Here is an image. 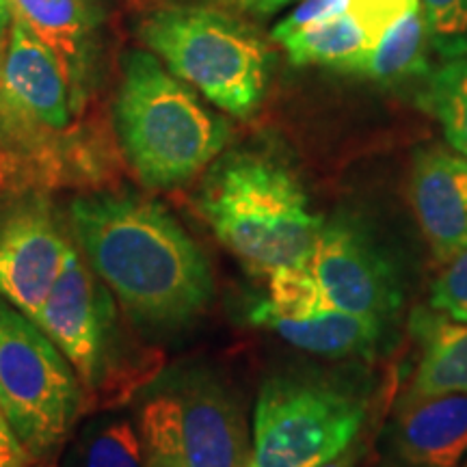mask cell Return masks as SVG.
I'll use <instances>...</instances> for the list:
<instances>
[{"label": "cell", "mask_w": 467, "mask_h": 467, "mask_svg": "<svg viewBox=\"0 0 467 467\" xmlns=\"http://www.w3.org/2000/svg\"><path fill=\"white\" fill-rule=\"evenodd\" d=\"M61 467H145L141 433L128 418H93L69 443Z\"/></svg>", "instance_id": "d6986e66"}, {"label": "cell", "mask_w": 467, "mask_h": 467, "mask_svg": "<svg viewBox=\"0 0 467 467\" xmlns=\"http://www.w3.org/2000/svg\"><path fill=\"white\" fill-rule=\"evenodd\" d=\"M200 210L219 243L258 273L307 266L323 227L292 169L260 151L221 159L202 186Z\"/></svg>", "instance_id": "7a4b0ae2"}, {"label": "cell", "mask_w": 467, "mask_h": 467, "mask_svg": "<svg viewBox=\"0 0 467 467\" xmlns=\"http://www.w3.org/2000/svg\"><path fill=\"white\" fill-rule=\"evenodd\" d=\"M9 17H11L9 0H0V42H3V35L9 26Z\"/></svg>", "instance_id": "484cf974"}, {"label": "cell", "mask_w": 467, "mask_h": 467, "mask_svg": "<svg viewBox=\"0 0 467 467\" xmlns=\"http://www.w3.org/2000/svg\"><path fill=\"white\" fill-rule=\"evenodd\" d=\"M251 320L255 325L273 329L292 347L329 359L370 355L377 348L383 331L381 320L344 312V309L331 306L329 301L296 314V317H275V314L254 309Z\"/></svg>", "instance_id": "5bb4252c"}, {"label": "cell", "mask_w": 467, "mask_h": 467, "mask_svg": "<svg viewBox=\"0 0 467 467\" xmlns=\"http://www.w3.org/2000/svg\"><path fill=\"white\" fill-rule=\"evenodd\" d=\"M295 66H323L342 72L348 63L377 44V37L359 16L347 14L277 39Z\"/></svg>", "instance_id": "e0dca14e"}, {"label": "cell", "mask_w": 467, "mask_h": 467, "mask_svg": "<svg viewBox=\"0 0 467 467\" xmlns=\"http://www.w3.org/2000/svg\"><path fill=\"white\" fill-rule=\"evenodd\" d=\"M83 409V383L39 325L0 296V411L28 454L61 451Z\"/></svg>", "instance_id": "52a82bcc"}, {"label": "cell", "mask_w": 467, "mask_h": 467, "mask_svg": "<svg viewBox=\"0 0 467 467\" xmlns=\"http://www.w3.org/2000/svg\"><path fill=\"white\" fill-rule=\"evenodd\" d=\"M465 467H467V463H465Z\"/></svg>", "instance_id": "83f0119b"}, {"label": "cell", "mask_w": 467, "mask_h": 467, "mask_svg": "<svg viewBox=\"0 0 467 467\" xmlns=\"http://www.w3.org/2000/svg\"><path fill=\"white\" fill-rule=\"evenodd\" d=\"M409 197L437 260H452L467 247V156L435 145L420 150Z\"/></svg>", "instance_id": "7c38bea8"}, {"label": "cell", "mask_w": 467, "mask_h": 467, "mask_svg": "<svg viewBox=\"0 0 467 467\" xmlns=\"http://www.w3.org/2000/svg\"><path fill=\"white\" fill-rule=\"evenodd\" d=\"M210 3L219 9L236 11V14L266 17L277 14L279 9L288 7L295 0H210Z\"/></svg>", "instance_id": "cb8c5ba5"}, {"label": "cell", "mask_w": 467, "mask_h": 467, "mask_svg": "<svg viewBox=\"0 0 467 467\" xmlns=\"http://www.w3.org/2000/svg\"><path fill=\"white\" fill-rule=\"evenodd\" d=\"M433 44L422 5L399 17L370 50L342 69L377 83H396L429 74V46Z\"/></svg>", "instance_id": "2e32d148"}, {"label": "cell", "mask_w": 467, "mask_h": 467, "mask_svg": "<svg viewBox=\"0 0 467 467\" xmlns=\"http://www.w3.org/2000/svg\"><path fill=\"white\" fill-rule=\"evenodd\" d=\"M431 39L443 57L467 50V0H420Z\"/></svg>", "instance_id": "44dd1931"}, {"label": "cell", "mask_w": 467, "mask_h": 467, "mask_svg": "<svg viewBox=\"0 0 467 467\" xmlns=\"http://www.w3.org/2000/svg\"><path fill=\"white\" fill-rule=\"evenodd\" d=\"M9 9L48 44L74 74L87 78L89 17L80 0H9Z\"/></svg>", "instance_id": "ac0fdd59"}, {"label": "cell", "mask_w": 467, "mask_h": 467, "mask_svg": "<svg viewBox=\"0 0 467 467\" xmlns=\"http://www.w3.org/2000/svg\"><path fill=\"white\" fill-rule=\"evenodd\" d=\"M115 128L128 162L151 189L189 182L217 159L232 134L184 80L141 50L124 58Z\"/></svg>", "instance_id": "3957f363"}, {"label": "cell", "mask_w": 467, "mask_h": 467, "mask_svg": "<svg viewBox=\"0 0 467 467\" xmlns=\"http://www.w3.org/2000/svg\"><path fill=\"white\" fill-rule=\"evenodd\" d=\"M141 39L169 72L225 113L243 119L265 100L271 50L254 28L223 9H159L143 20Z\"/></svg>", "instance_id": "5b68a950"}, {"label": "cell", "mask_w": 467, "mask_h": 467, "mask_svg": "<svg viewBox=\"0 0 467 467\" xmlns=\"http://www.w3.org/2000/svg\"><path fill=\"white\" fill-rule=\"evenodd\" d=\"M307 268L325 299L344 312L383 323L402 306L394 262L372 232L348 214L323 221Z\"/></svg>", "instance_id": "9c48e42d"}, {"label": "cell", "mask_w": 467, "mask_h": 467, "mask_svg": "<svg viewBox=\"0 0 467 467\" xmlns=\"http://www.w3.org/2000/svg\"><path fill=\"white\" fill-rule=\"evenodd\" d=\"M57 344L87 388H100L117 344L110 290L72 249L67 265L33 318Z\"/></svg>", "instance_id": "8fae6325"}, {"label": "cell", "mask_w": 467, "mask_h": 467, "mask_svg": "<svg viewBox=\"0 0 467 467\" xmlns=\"http://www.w3.org/2000/svg\"><path fill=\"white\" fill-rule=\"evenodd\" d=\"M418 102L440 121L454 151L467 156V50L443 57L441 66L429 69Z\"/></svg>", "instance_id": "ffe728a7"}, {"label": "cell", "mask_w": 467, "mask_h": 467, "mask_svg": "<svg viewBox=\"0 0 467 467\" xmlns=\"http://www.w3.org/2000/svg\"><path fill=\"white\" fill-rule=\"evenodd\" d=\"M145 467H247L251 437L234 394L197 368L154 383L139 416Z\"/></svg>", "instance_id": "8992f818"}, {"label": "cell", "mask_w": 467, "mask_h": 467, "mask_svg": "<svg viewBox=\"0 0 467 467\" xmlns=\"http://www.w3.org/2000/svg\"><path fill=\"white\" fill-rule=\"evenodd\" d=\"M33 467H44V465H37V463H35V465H33Z\"/></svg>", "instance_id": "4316f807"}, {"label": "cell", "mask_w": 467, "mask_h": 467, "mask_svg": "<svg viewBox=\"0 0 467 467\" xmlns=\"http://www.w3.org/2000/svg\"><path fill=\"white\" fill-rule=\"evenodd\" d=\"M72 244L50 197L17 191L0 206V296L28 318L67 265Z\"/></svg>", "instance_id": "30bf717a"}, {"label": "cell", "mask_w": 467, "mask_h": 467, "mask_svg": "<svg viewBox=\"0 0 467 467\" xmlns=\"http://www.w3.org/2000/svg\"><path fill=\"white\" fill-rule=\"evenodd\" d=\"M91 271L139 323L180 327L213 299L206 254L165 206L137 192H89L69 206Z\"/></svg>", "instance_id": "6da1fadb"}, {"label": "cell", "mask_w": 467, "mask_h": 467, "mask_svg": "<svg viewBox=\"0 0 467 467\" xmlns=\"http://www.w3.org/2000/svg\"><path fill=\"white\" fill-rule=\"evenodd\" d=\"M364 452H366V441L361 440V435H359L358 440H355L353 443H348L342 452H337L334 459L325 461V463L318 467H358L361 457H364Z\"/></svg>", "instance_id": "d4e9b609"}, {"label": "cell", "mask_w": 467, "mask_h": 467, "mask_svg": "<svg viewBox=\"0 0 467 467\" xmlns=\"http://www.w3.org/2000/svg\"><path fill=\"white\" fill-rule=\"evenodd\" d=\"M364 422V396L344 383L275 375L255 402L247 467H318L358 440Z\"/></svg>", "instance_id": "ba28073f"}, {"label": "cell", "mask_w": 467, "mask_h": 467, "mask_svg": "<svg viewBox=\"0 0 467 467\" xmlns=\"http://www.w3.org/2000/svg\"><path fill=\"white\" fill-rule=\"evenodd\" d=\"M431 307L454 320H467V247L448 260L437 275L431 288Z\"/></svg>", "instance_id": "7402d4cb"}, {"label": "cell", "mask_w": 467, "mask_h": 467, "mask_svg": "<svg viewBox=\"0 0 467 467\" xmlns=\"http://www.w3.org/2000/svg\"><path fill=\"white\" fill-rule=\"evenodd\" d=\"M35 463L37 461L28 454L9 420L0 411V467H33Z\"/></svg>", "instance_id": "603a6c76"}, {"label": "cell", "mask_w": 467, "mask_h": 467, "mask_svg": "<svg viewBox=\"0 0 467 467\" xmlns=\"http://www.w3.org/2000/svg\"><path fill=\"white\" fill-rule=\"evenodd\" d=\"M420 358L407 399L467 394V320L433 307H418L409 320Z\"/></svg>", "instance_id": "9a60e30c"}, {"label": "cell", "mask_w": 467, "mask_h": 467, "mask_svg": "<svg viewBox=\"0 0 467 467\" xmlns=\"http://www.w3.org/2000/svg\"><path fill=\"white\" fill-rule=\"evenodd\" d=\"M85 104L87 78L14 17L0 52V159L35 162V178L61 175Z\"/></svg>", "instance_id": "277c9868"}, {"label": "cell", "mask_w": 467, "mask_h": 467, "mask_svg": "<svg viewBox=\"0 0 467 467\" xmlns=\"http://www.w3.org/2000/svg\"><path fill=\"white\" fill-rule=\"evenodd\" d=\"M409 467H459L467 454V394L402 399L388 431Z\"/></svg>", "instance_id": "4fadbf2b"}]
</instances>
